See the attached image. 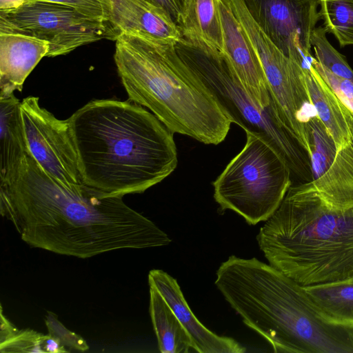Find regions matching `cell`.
Listing matches in <instances>:
<instances>
[{"mask_svg":"<svg viewBox=\"0 0 353 353\" xmlns=\"http://www.w3.org/2000/svg\"><path fill=\"white\" fill-rule=\"evenodd\" d=\"M150 314L162 353L188 352L193 341L159 292L150 285Z\"/></svg>","mask_w":353,"mask_h":353,"instance_id":"18","label":"cell"},{"mask_svg":"<svg viewBox=\"0 0 353 353\" xmlns=\"http://www.w3.org/2000/svg\"><path fill=\"white\" fill-rule=\"evenodd\" d=\"M114 1V0H110V5L112 4V1Z\"/></svg>","mask_w":353,"mask_h":353,"instance_id":"29","label":"cell"},{"mask_svg":"<svg viewBox=\"0 0 353 353\" xmlns=\"http://www.w3.org/2000/svg\"><path fill=\"white\" fill-rule=\"evenodd\" d=\"M312 65L341 101L353 113V81L334 74L315 58Z\"/></svg>","mask_w":353,"mask_h":353,"instance_id":"24","label":"cell"},{"mask_svg":"<svg viewBox=\"0 0 353 353\" xmlns=\"http://www.w3.org/2000/svg\"><path fill=\"white\" fill-rule=\"evenodd\" d=\"M304 288L326 318L336 324L353 328V276Z\"/></svg>","mask_w":353,"mask_h":353,"instance_id":"19","label":"cell"},{"mask_svg":"<svg viewBox=\"0 0 353 353\" xmlns=\"http://www.w3.org/2000/svg\"><path fill=\"white\" fill-rule=\"evenodd\" d=\"M20 104L21 101L14 94L0 98V186L12 181L28 152Z\"/></svg>","mask_w":353,"mask_h":353,"instance_id":"16","label":"cell"},{"mask_svg":"<svg viewBox=\"0 0 353 353\" xmlns=\"http://www.w3.org/2000/svg\"><path fill=\"white\" fill-rule=\"evenodd\" d=\"M174 48L185 64L210 90L232 123L265 137L287 161L297 182L312 180L307 151L281 123L274 105L262 108L247 94L223 52L182 37Z\"/></svg>","mask_w":353,"mask_h":353,"instance_id":"5","label":"cell"},{"mask_svg":"<svg viewBox=\"0 0 353 353\" xmlns=\"http://www.w3.org/2000/svg\"><path fill=\"white\" fill-rule=\"evenodd\" d=\"M45 322L48 334L57 339L66 349L79 351L89 349L86 341L81 336L67 329L54 313L48 312Z\"/></svg>","mask_w":353,"mask_h":353,"instance_id":"25","label":"cell"},{"mask_svg":"<svg viewBox=\"0 0 353 353\" xmlns=\"http://www.w3.org/2000/svg\"><path fill=\"white\" fill-rule=\"evenodd\" d=\"M149 285L154 287L170 305L190 334L199 353H243L245 347L234 339L220 336L205 327L195 316L175 279L161 270L148 274Z\"/></svg>","mask_w":353,"mask_h":353,"instance_id":"13","label":"cell"},{"mask_svg":"<svg viewBox=\"0 0 353 353\" xmlns=\"http://www.w3.org/2000/svg\"><path fill=\"white\" fill-rule=\"evenodd\" d=\"M178 26L184 39L223 52L219 0H185Z\"/></svg>","mask_w":353,"mask_h":353,"instance_id":"17","label":"cell"},{"mask_svg":"<svg viewBox=\"0 0 353 353\" xmlns=\"http://www.w3.org/2000/svg\"><path fill=\"white\" fill-rule=\"evenodd\" d=\"M223 1L256 52L279 120L310 157L306 124L316 112L309 97L303 68L270 40L252 19L243 0Z\"/></svg>","mask_w":353,"mask_h":353,"instance_id":"7","label":"cell"},{"mask_svg":"<svg viewBox=\"0 0 353 353\" xmlns=\"http://www.w3.org/2000/svg\"><path fill=\"white\" fill-rule=\"evenodd\" d=\"M32 0H0V10L17 9Z\"/></svg>","mask_w":353,"mask_h":353,"instance_id":"28","label":"cell"},{"mask_svg":"<svg viewBox=\"0 0 353 353\" xmlns=\"http://www.w3.org/2000/svg\"><path fill=\"white\" fill-rule=\"evenodd\" d=\"M0 33H17L48 43V57L65 55L101 39H110L109 25L65 4L30 1L0 10Z\"/></svg>","mask_w":353,"mask_h":353,"instance_id":"8","label":"cell"},{"mask_svg":"<svg viewBox=\"0 0 353 353\" xmlns=\"http://www.w3.org/2000/svg\"><path fill=\"white\" fill-rule=\"evenodd\" d=\"M110 39L122 34L176 43L182 38L178 24L163 8L149 0H114L109 21Z\"/></svg>","mask_w":353,"mask_h":353,"instance_id":"12","label":"cell"},{"mask_svg":"<svg viewBox=\"0 0 353 353\" xmlns=\"http://www.w3.org/2000/svg\"><path fill=\"white\" fill-rule=\"evenodd\" d=\"M1 305V352H46L45 335L34 330H19L3 314Z\"/></svg>","mask_w":353,"mask_h":353,"instance_id":"22","label":"cell"},{"mask_svg":"<svg viewBox=\"0 0 353 353\" xmlns=\"http://www.w3.org/2000/svg\"><path fill=\"white\" fill-rule=\"evenodd\" d=\"M0 212L30 246L80 259L171 242L123 197L108 196L84 184L77 190L65 188L28 152L12 181L0 186Z\"/></svg>","mask_w":353,"mask_h":353,"instance_id":"1","label":"cell"},{"mask_svg":"<svg viewBox=\"0 0 353 353\" xmlns=\"http://www.w3.org/2000/svg\"><path fill=\"white\" fill-rule=\"evenodd\" d=\"M223 53L250 98L262 108L272 105L265 73L255 50L230 7L219 0Z\"/></svg>","mask_w":353,"mask_h":353,"instance_id":"11","label":"cell"},{"mask_svg":"<svg viewBox=\"0 0 353 353\" xmlns=\"http://www.w3.org/2000/svg\"><path fill=\"white\" fill-rule=\"evenodd\" d=\"M115 43L114 62L128 99L149 109L173 133L205 144L224 141L232 121L174 43L127 34Z\"/></svg>","mask_w":353,"mask_h":353,"instance_id":"4","label":"cell"},{"mask_svg":"<svg viewBox=\"0 0 353 353\" xmlns=\"http://www.w3.org/2000/svg\"><path fill=\"white\" fill-rule=\"evenodd\" d=\"M37 97L21 101L20 114L28 152L54 181L70 190L83 185L68 120L42 108Z\"/></svg>","mask_w":353,"mask_h":353,"instance_id":"9","label":"cell"},{"mask_svg":"<svg viewBox=\"0 0 353 353\" xmlns=\"http://www.w3.org/2000/svg\"><path fill=\"white\" fill-rule=\"evenodd\" d=\"M264 34L288 57L310 68V37L320 19L318 0H243Z\"/></svg>","mask_w":353,"mask_h":353,"instance_id":"10","label":"cell"},{"mask_svg":"<svg viewBox=\"0 0 353 353\" xmlns=\"http://www.w3.org/2000/svg\"><path fill=\"white\" fill-rule=\"evenodd\" d=\"M245 133L243 148L213 182L214 197L223 210L255 225L276 212L292 176L285 159L265 137Z\"/></svg>","mask_w":353,"mask_h":353,"instance_id":"6","label":"cell"},{"mask_svg":"<svg viewBox=\"0 0 353 353\" xmlns=\"http://www.w3.org/2000/svg\"><path fill=\"white\" fill-rule=\"evenodd\" d=\"M304 79L316 115L337 148L353 136V113L341 101L314 68H303Z\"/></svg>","mask_w":353,"mask_h":353,"instance_id":"15","label":"cell"},{"mask_svg":"<svg viewBox=\"0 0 353 353\" xmlns=\"http://www.w3.org/2000/svg\"><path fill=\"white\" fill-rule=\"evenodd\" d=\"M35 1V0H32ZM70 6L92 18L109 25L111 5L110 0H41Z\"/></svg>","mask_w":353,"mask_h":353,"instance_id":"26","label":"cell"},{"mask_svg":"<svg viewBox=\"0 0 353 353\" xmlns=\"http://www.w3.org/2000/svg\"><path fill=\"white\" fill-rule=\"evenodd\" d=\"M310 149L312 179L323 175L333 163L338 148L327 130L317 117L306 124Z\"/></svg>","mask_w":353,"mask_h":353,"instance_id":"20","label":"cell"},{"mask_svg":"<svg viewBox=\"0 0 353 353\" xmlns=\"http://www.w3.org/2000/svg\"><path fill=\"white\" fill-rule=\"evenodd\" d=\"M152 3L164 8L179 24L185 0H149Z\"/></svg>","mask_w":353,"mask_h":353,"instance_id":"27","label":"cell"},{"mask_svg":"<svg viewBox=\"0 0 353 353\" xmlns=\"http://www.w3.org/2000/svg\"><path fill=\"white\" fill-rule=\"evenodd\" d=\"M325 28H315L310 37L315 59L336 75L353 81V70L346 60L328 41Z\"/></svg>","mask_w":353,"mask_h":353,"instance_id":"23","label":"cell"},{"mask_svg":"<svg viewBox=\"0 0 353 353\" xmlns=\"http://www.w3.org/2000/svg\"><path fill=\"white\" fill-rule=\"evenodd\" d=\"M256 239L303 286L353 276V136L320 177L292 183Z\"/></svg>","mask_w":353,"mask_h":353,"instance_id":"2","label":"cell"},{"mask_svg":"<svg viewBox=\"0 0 353 353\" xmlns=\"http://www.w3.org/2000/svg\"><path fill=\"white\" fill-rule=\"evenodd\" d=\"M46 41L17 33H0V98L21 92L25 80L47 56Z\"/></svg>","mask_w":353,"mask_h":353,"instance_id":"14","label":"cell"},{"mask_svg":"<svg viewBox=\"0 0 353 353\" xmlns=\"http://www.w3.org/2000/svg\"><path fill=\"white\" fill-rule=\"evenodd\" d=\"M68 120L82 183L104 194L142 193L176 168L174 133L130 99L93 100Z\"/></svg>","mask_w":353,"mask_h":353,"instance_id":"3","label":"cell"},{"mask_svg":"<svg viewBox=\"0 0 353 353\" xmlns=\"http://www.w3.org/2000/svg\"><path fill=\"white\" fill-rule=\"evenodd\" d=\"M320 18L327 32L341 46L353 45V0H318Z\"/></svg>","mask_w":353,"mask_h":353,"instance_id":"21","label":"cell"}]
</instances>
